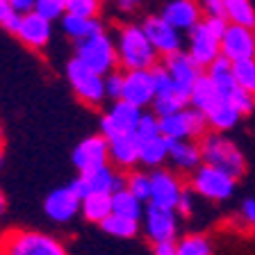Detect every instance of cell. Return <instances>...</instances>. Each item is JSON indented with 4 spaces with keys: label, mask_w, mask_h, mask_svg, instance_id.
<instances>
[{
    "label": "cell",
    "mask_w": 255,
    "mask_h": 255,
    "mask_svg": "<svg viewBox=\"0 0 255 255\" xmlns=\"http://www.w3.org/2000/svg\"><path fill=\"white\" fill-rule=\"evenodd\" d=\"M123 82H126V73L121 71H112L110 75H105V94L107 98L117 103L123 98Z\"/></svg>",
    "instance_id": "cell-40"
},
{
    "label": "cell",
    "mask_w": 255,
    "mask_h": 255,
    "mask_svg": "<svg viewBox=\"0 0 255 255\" xmlns=\"http://www.w3.org/2000/svg\"><path fill=\"white\" fill-rule=\"evenodd\" d=\"M110 162L117 169H132L139 164V141L134 134L110 139Z\"/></svg>",
    "instance_id": "cell-23"
},
{
    "label": "cell",
    "mask_w": 255,
    "mask_h": 255,
    "mask_svg": "<svg viewBox=\"0 0 255 255\" xmlns=\"http://www.w3.org/2000/svg\"><path fill=\"white\" fill-rule=\"evenodd\" d=\"M203 117H205V121H207L210 132H219V134L230 132V130L237 128L239 121H242V114L235 110V105L228 101V98H221V101H219L217 105L210 107Z\"/></svg>",
    "instance_id": "cell-22"
},
{
    "label": "cell",
    "mask_w": 255,
    "mask_h": 255,
    "mask_svg": "<svg viewBox=\"0 0 255 255\" xmlns=\"http://www.w3.org/2000/svg\"><path fill=\"white\" fill-rule=\"evenodd\" d=\"M153 114L157 119H164V117H171V114H175V112L185 110V107H189V96L182 94V91H178L173 87V89H169L166 94H159L155 96L153 101Z\"/></svg>",
    "instance_id": "cell-30"
},
{
    "label": "cell",
    "mask_w": 255,
    "mask_h": 255,
    "mask_svg": "<svg viewBox=\"0 0 255 255\" xmlns=\"http://www.w3.org/2000/svg\"><path fill=\"white\" fill-rule=\"evenodd\" d=\"M150 73H153V82H155V91H157V96L166 94L169 89H173V82H171L169 73H166V69L162 66V64H157Z\"/></svg>",
    "instance_id": "cell-43"
},
{
    "label": "cell",
    "mask_w": 255,
    "mask_h": 255,
    "mask_svg": "<svg viewBox=\"0 0 255 255\" xmlns=\"http://www.w3.org/2000/svg\"><path fill=\"white\" fill-rule=\"evenodd\" d=\"M141 2L143 0H117V7L123 14H132V11H137L141 7Z\"/></svg>",
    "instance_id": "cell-48"
},
{
    "label": "cell",
    "mask_w": 255,
    "mask_h": 255,
    "mask_svg": "<svg viewBox=\"0 0 255 255\" xmlns=\"http://www.w3.org/2000/svg\"><path fill=\"white\" fill-rule=\"evenodd\" d=\"M178 255H214V246L207 235L187 233L178 239Z\"/></svg>",
    "instance_id": "cell-32"
},
{
    "label": "cell",
    "mask_w": 255,
    "mask_h": 255,
    "mask_svg": "<svg viewBox=\"0 0 255 255\" xmlns=\"http://www.w3.org/2000/svg\"><path fill=\"white\" fill-rule=\"evenodd\" d=\"M75 59L82 62L94 73L105 78L112 71H117V66H119L117 43H114V39L107 32H101L96 37L75 43Z\"/></svg>",
    "instance_id": "cell-5"
},
{
    "label": "cell",
    "mask_w": 255,
    "mask_h": 255,
    "mask_svg": "<svg viewBox=\"0 0 255 255\" xmlns=\"http://www.w3.org/2000/svg\"><path fill=\"white\" fill-rule=\"evenodd\" d=\"M107 162H110V141L103 134H91V137L82 139L73 150V164L80 173L103 166Z\"/></svg>",
    "instance_id": "cell-16"
},
{
    "label": "cell",
    "mask_w": 255,
    "mask_h": 255,
    "mask_svg": "<svg viewBox=\"0 0 255 255\" xmlns=\"http://www.w3.org/2000/svg\"><path fill=\"white\" fill-rule=\"evenodd\" d=\"M187 187L182 185V178L171 169H155L150 173V201L148 205L162 207V210H173L180 201L182 191Z\"/></svg>",
    "instance_id": "cell-10"
},
{
    "label": "cell",
    "mask_w": 255,
    "mask_h": 255,
    "mask_svg": "<svg viewBox=\"0 0 255 255\" xmlns=\"http://www.w3.org/2000/svg\"><path fill=\"white\" fill-rule=\"evenodd\" d=\"M143 226H146V237L153 244L175 242V237H178V214L173 210L148 205L143 212Z\"/></svg>",
    "instance_id": "cell-14"
},
{
    "label": "cell",
    "mask_w": 255,
    "mask_h": 255,
    "mask_svg": "<svg viewBox=\"0 0 255 255\" xmlns=\"http://www.w3.org/2000/svg\"><path fill=\"white\" fill-rule=\"evenodd\" d=\"M82 201L73 194L69 185L53 189L43 201V210H46V217L55 223H66L80 212Z\"/></svg>",
    "instance_id": "cell-18"
},
{
    "label": "cell",
    "mask_w": 255,
    "mask_h": 255,
    "mask_svg": "<svg viewBox=\"0 0 255 255\" xmlns=\"http://www.w3.org/2000/svg\"><path fill=\"white\" fill-rule=\"evenodd\" d=\"M228 101L233 103L235 110H237L242 117H249V114H253V112H255V98H253V94H249V91H244V89H237L228 98Z\"/></svg>",
    "instance_id": "cell-41"
},
{
    "label": "cell",
    "mask_w": 255,
    "mask_h": 255,
    "mask_svg": "<svg viewBox=\"0 0 255 255\" xmlns=\"http://www.w3.org/2000/svg\"><path fill=\"white\" fill-rule=\"evenodd\" d=\"M159 130L169 141H201L210 132L205 117L194 107H185L171 117L159 119Z\"/></svg>",
    "instance_id": "cell-7"
},
{
    "label": "cell",
    "mask_w": 255,
    "mask_h": 255,
    "mask_svg": "<svg viewBox=\"0 0 255 255\" xmlns=\"http://www.w3.org/2000/svg\"><path fill=\"white\" fill-rule=\"evenodd\" d=\"M9 5L14 7L16 11L21 16L30 14V11H34V0H9Z\"/></svg>",
    "instance_id": "cell-47"
},
{
    "label": "cell",
    "mask_w": 255,
    "mask_h": 255,
    "mask_svg": "<svg viewBox=\"0 0 255 255\" xmlns=\"http://www.w3.org/2000/svg\"><path fill=\"white\" fill-rule=\"evenodd\" d=\"M16 37L21 39L27 48L41 50V48L50 41V37H53V25H50L46 18L37 16L34 11H30V14L21 16V25L16 30Z\"/></svg>",
    "instance_id": "cell-20"
},
{
    "label": "cell",
    "mask_w": 255,
    "mask_h": 255,
    "mask_svg": "<svg viewBox=\"0 0 255 255\" xmlns=\"http://www.w3.org/2000/svg\"><path fill=\"white\" fill-rule=\"evenodd\" d=\"M117 55L119 66L123 71H153L159 64V55L150 46L141 25H123L117 34Z\"/></svg>",
    "instance_id": "cell-1"
},
{
    "label": "cell",
    "mask_w": 255,
    "mask_h": 255,
    "mask_svg": "<svg viewBox=\"0 0 255 255\" xmlns=\"http://www.w3.org/2000/svg\"><path fill=\"white\" fill-rule=\"evenodd\" d=\"M153 255H178V242H159V244H153Z\"/></svg>",
    "instance_id": "cell-46"
},
{
    "label": "cell",
    "mask_w": 255,
    "mask_h": 255,
    "mask_svg": "<svg viewBox=\"0 0 255 255\" xmlns=\"http://www.w3.org/2000/svg\"><path fill=\"white\" fill-rule=\"evenodd\" d=\"M205 75L214 82V87L219 89V94H221L223 98H230V96L239 89L235 78H233V64H230L226 57H219L217 62L205 71Z\"/></svg>",
    "instance_id": "cell-28"
},
{
    "label": "cell",
    "mask_w": 255,
    "mask_h": 255,
    "mask_svg": "<svg viewBox=\"0 0 255 255\" xmlns=\"http://www.w3.org/2000/svg\"><path fill=\"white\" fill-rule=\"evenodd\" d=\"M233 78L239 89L255 94V59H242L233 64Z\"/></svg>",
    "instance_id": "cell-35"
},
{
    "label": "cell",
    "mask_w": 255,
    "mask_h": 255,
    "mask_svg": "<svg viewBox=\"0 0 255 255\" xmlns=\"http://www.w3.org/2000/svg\"><path fill=\"white\" fill-rule=\"evenodd\" d=\"M62 30L69 39L80 43V41H85V39H91L96 34L105 32V27H103V23L98 18H80V16L66 14L62 18Z\"/></svg>",
    "instance_id": "cell-25"
},
{
    "label": "cell",
    "mask_w": 255,
    "mask_h": 255,
    "mask_svg": "<svg viewBox=\"0 0 255 255\" xmlns=\"http://www.w3.org/2000/svg\"><path fill=\"white\" fill-rule=\"evenodd\" d=\"M239 219L242 223H246L249 228L255 230V198H244L239 205Z\"/></svg>",
    "instance_id": "cell-44"
},
{
    "label": "cell",
    "mask_w": 255,
    "mask_h": 255,
    "mask_svg": "<svg viewBox=\"0 0 255 255\" xmlns=\"http://www.w3.org/2000/svg\"><path fill=\"white\" fill-rule=\"evenodd\" d=\"M253 98H255V94H253Z\"/></svg>",
    "instance_id": "cell-51"
},
{
    "label": "cell",
    "mask_w": 255,
    "mask_h": 255,
    "mask_svg": "<svg viewBox=\"0 0 255 255\" xmlns=\"http://www.w3.org/2000/svg\"><path fill=\"white\" fill-rule=\"evenodd\" d=\"M66 78H69V85L73 89V94L78 96L85 105H101L107 98L105 94V78L98 73H94L91 69H87L82 62L78 59H71L66 64Z\"/></svg>",
    "instance_id": "cell-8"
},
{
    "label": "cell",
    "mask_w": 255,
    "mask_h": 255,
    "mask_svg": "<svg viewBox=\"0 0 255 255\" xmlns=\"http://www.w3.org/2000/svg\"><path fill=\"white\" fill-rule=\"evenodd\" d=\"M0 164H2V157H0Z\"/></svg>",
    "instance_id": "cell-50"
},
{
    "label": "cell",
    "mask_w": 255,
    "mask_h": 255,
    "mask_svg": "<svg viewBox=\"0 0 255 255\" xmlns=\"http://www.w3.org/2000/svg\"><path fill=\"white\" fill-rule=\"evenodd\" d=\"M5 210H7V198H5V194L0 191V214H5Z\"/></svg>",
    "instance_id": "cell-49"
},
{
    "label": "cell",
    "mask_w": 255,
    "mask_h": 255,
    "mask_svg": "<svg viewBox=\"0 0 255 255\" xmlns=\"http://www.w3.org/2000/svg\"><path fill=\"white\" fill-rule=\"evenodd\" d=\"M223 18L230 25H242L255 30V5L253 0H221Z\"/></svg>",
    "instance_id": "cell-26"
},
{
    "label": "cell",
    "mask_w": 255,
    "mask_h": 255,
    "mask_svg": "<svg viewBox=\"0 0 255 255\" xmlns=\"http://www.w3.org/2000/svg\"><path fill=\"white\" fill-rule=\"evenodd\" d=\"M34 14L46 18L48 23L62 21L66 16V0H34Z\"/></svg>",
    "instance_id": "cell-36"
},
{
    "label": "cell",
    "mask_w": 255,
    "mask_h": 255,
    "mask_svg": "<svg viewBox=\"0 0 255 255\" xmlns=\"http://www.w3.org/2000/svg\"><path fill=\"white\" fill-rule=\"evenodd\" d=\"M143 112L126 101H117L101 119V134L110 141L117 137H130L137 132L139 119Z\"/></svg>",
    "instance_id": "cell-9"
},
{
    "label": "cell",
    "mask_w": 255,
    "mask_h": 255,
    "mask_svg": "<svg viewBox=\"0 0 255 255\" xmlns=\"http://www.w3.org/2000/svg\"><path fill=\"white\" fill-rule=\"evenodd\" d=\"M228 27L226 18H203L194 30L187 34V55L207 71L221 57V39Z\"/></svg>",
    "instance_id": "cell-3"
},
{
    "label": "cell",
    "mask_w": 255,
    "mask_h": 255,
    "mask_svg": "<svg viewBox=\"0 0 255 255\" xmlns=\"http://www.w3.org/2000/svg\"><path fill=\"white\" fill-rule=\"evenodd\" d=\"M134 137H137L139 143L150 141V139H155V137H162V130H159V119L155 117L153 112H143V114H141Z\"/></svg>",
    "instance_id": "cell-37"
},
{
    "label": "cell",
    "mask_w": 255,
    "mask_h": 255,
    "mask_svg": "<svg viewBox=\"0 0 255 255\" xmlns=\"http://www.w3.org/2000/svg\"><path fill=\"white\" fill-rule=\"evenodd\" d=\"M126 189L134 198H139L141 203H148L150 201V173H146V171H132L130 175H126Z\"/></svg>",
    "instance_id": "cell-34"
},
{
    "label": "cell",
    "mask_w": 255,
    "mask_h": 255,
    "mask_svg": "<svg viewBox=\"0 0 255 255\" xmlns=\"http://www.w3.org/2000/svg\"><path fill=\"white\" fill-rule=\"evenodd\" d=\"M221 98L223 96L219 94V89L214 87V82L203 73L201 80L194 85V89H191V94H189V107H194V110H198L201 114H205V112L212 105H217Z\"/></svg>",
    "instance_id": "cell-27"
},
{
    "label": "cell",
    "mask_w": 255,
    "mask_h": 255,
    "mask_svg": "<svg viewBox=\"0 0 255 255\" xmlns=\"http://www.w3.org/2000/svg\"><path fill=\"white\" fill-rule=\"evenodd\" d=\"M159 16H162L171 27H175L180 34L182 32L189 34V32L205 18L201 11V5H198V0H169Z\"/></svg>",
    "instance_id": "cell-17"
},
{
    "label": "cell",
    "mask_w": 255,
    "mask_h": 255,
    "mask_svg": "<svg viewBox=\"0 0 255 255\" xmlns=\"http://www.w3.org/2000/svg\"><path fill=\"white\" fill-rule=\"evenodd\" d=\"M80 212H82V217L87 221L101 226L107 217H112V194H89L82 201Z\"/></svg>",
    "instance_id": "cell-29"
},
{
    "label": "cell",
    "mask_w": 255,
    "mask_h": 255,
    "mask_svg": "<svg viewBox=\"0 0 255 255\" xmlns=\"http://www.w3.org/2000/svg\"><path fill=\"white\" fill-rule=\"evenodd\" d=\"M101 228L105 230L107 235H112V237L132 239V237H137V233H139V221L119 217V214H112V217H107L105 221L101 223Z\"/></svg>",
    "instance_id": "cell-33"
},
{
    "label": "cell",
    "mask_w": 255,
    "mask_h": 255,
    "mask_svg": "<svg viewBox=\"0 0 255 255\" xmlns=\"http://www.w3.org/2000/svg\"><path fill=\"white\" fill-rule=\"evenodd\" d=\"M169 162L175 173H194L203 164L198 141H171Z\"/></svg>",
    "instance_id": "cell-21"
},
{
    "label": "cell",
    "mask_w": 255,
    "mask_h": 255,
    "mask_svg": "<svg viewBox=\"0 0 255 255\" xmlns=\"http://www.w3.org/2000/svg\"><path fill=\"white\" fill-rule=\"evenodd\" d=\"M141 27H143V32H146V37H148L150 46L155 48V53L162 59L182 50V34L175 30V27H171L159 14L146 16Z\"/></svg>",
    "instance_id": "cell-11"
},
{
    "label": "cell",
    "mask_w": 255,
    "mask_h": 255,
    "mask_svg": "<svg viewBox=\"0 0 255 255\" xmlns=\"http://www.w3.org/2000/svg\"><path fill=\"white\" fill-rule=\"evenodd\" d=\"M101 2H103V0H101Z\"/></svg>",
    "instance_id": "cell-52"
},
{
    "label": "cell",
    "mask_w": 255,
    "mask_h": 255,
    "mask_svg": "<svg viewBox=\"0 0 255 255\" xmlns=\"http://www.w3.org/2000/svg\"><path fill=\"white\" fill-rule=\"evenodd\" d=\"M198 146H201L203 164L214 166V169L228 173L230 178H235V180L244 178L246 157H244V153H242V148H239L228 134L207 132L205 137L198 141Z\"/></svg>",
    "instance_id": "cell-2"
},
{
    "label": "cell",
    "mask_w": 255,
    "mask_h": 255,
    "mask_svg": "<svg viewBox=\"0 0 255 255\" xmlns=\"http://www.w3.org/2000/svg\"><path fill=\"white\" fill-rule=\"evenodd\" d=\"M18 25H21V14L9 5V0H0V27L16 34Z\"/></svg>",
    "instance_id": "cell-39"
},
{
    "label": "cell",
    "mask_w": 255,
    "mask_h": 255,
    "mask_svg": "<svg viewBox=\"0 0 255 255\" xmlns=\"http://www.w3.org/2000/svg\"><path fill=\"white\" fill-rule=\"evenodd\" d=\"M155 82L150 71H128L126 82H123V98L121 101L134 105L143 112V107H150L155 101Z\"/></svg>",
    "instance_id": "cell-15"
},
{
    "label": "cell",
    "mask_w": 255,
    "mask_h": 255,
    "mask_svg": "<svg viewBox=\"0 0 255 255\" xmlns=\"http://www.w3.org/2000/svg\"><path fill=\"white\" fill-rule=\"evenodd\" d=\"M194 210H196V198H194V191L185 189V191H182V196H180V201H178V205H175V214H178V217L189 219L191 214H194Z\"/></svg>",
    "instance_id": "cell-42"
},
{
    "label": "cell",
    "mask_w": 255,
    "mask_h": 255,
    "mask_svg": "<svg viewBox=\"0 0 255 255\" xmlns=\"http://www.w3.org/2000/svg\"><path fill=\"white\" fill-rule=\"evenodd\" d=\"M189 189L194 191V196H201L210 203H226L233 198L237 180L210 164H201L189 175Z\"/></svg>",
    "instance_id": "cell-6"
},
{
    "label": "cell",
    "mask_w": 255,
    "mask_h": 255,
    "mask_svg": "<svg viewBox=\"0 0 255 255\" xmlns=\"http://www.w3.org/2000/svg\"><path fill=\"white\" fill-rule=\"evenodd\" d=\"M201 11L205 18H223V2L221 0H198Z\"/></svg>",
    "instance_id": "cell-45"
},
{
    "label": "cell",
    "mask_w": 255,
    "mask_h": 255,
    "mask_svg": "<svg viewBox=\"0 0 255 255\" xmlns=\"http://www.w3.org/2000/svg\"><path fill=\"white\" fill-rule=\"evenodd\" d=\"M112 214L139 221L143 217V203L139 198H134L128 189H119L112 194Z\"/></svg>",
    "instance_id": "cell-31"
},
{
    "label": "cell",
    "mask_w": 255,
    "mask_h": 255,
    "mask_svg": "<svg viewBox=\"0 0 255 255\" xmlns=\"http://www.w3.org/2000/svg\"><path fill=\"white\" fill-rule=\"evenodd\" d=\"M221 57H226L230 64L255 59V30L228 23L221 39Z\"/></svg>",
    "instance_id": "cell-13"
},
{
    "label": "cell",
    "mask_w": 255,
    "mask_h": 255,
    "mask_svg": "<svg viewBox=\"0 0 255 255\" xmlns=\"http://www.w3.org/2000/svg\"><path fill=\"white\" fill-rule=\"evenodd\" d=\"M101 0H66V14L80 18H98Z\"/></svg>",
    "instance_id": "cell-38"
},
{
    "label": "cell",
    "mask_w": 255,
    "mask_h": 255,
    "mask_svg": "<svg viewBox=\"0 0 255 255\" xmlns=\"http://www.w3.org/2000/svg\"><path fill=\"white\" fill-rule=\"evenodd\" d=\"M0 255H69L59 239L37 230H7L0 237Z\"/></svg>",
    "instance_id": "cell-4"
},
{
    "label": "cell",
    "mask_w": 255,
    "mask_h": 255,
    "mask_svg": "<svg viewBox=\"0 0 255 255\" xmlns=\"http://www.w3.org/2000/svg\"><path fill=\"white\" fill-rule=\"evenodd\" d=\"M159 64L166 69V73H169V78H171V82H173L175 89L182 91V94H187V96L191 94L194 85H196L198 80H201V75L205 73V71H203L189 55H187V50L169 55V57H164Z\"/></svg>",
    "instance_id": "cell-12"
},
{
    "label": "cell",
    "mask_w": 255,
    "mask_h": 255,
    "mask_svg": "<svg viewBox=\"0 0 255 255\" xmlns=\"http://www.w3.org/2000/svg\"><path fill=\"white\" fill-rule=\"evenodd\" d=\"M78 178H82V182L91 194H114L119 189H126V175L117 173V169L112 164L89 169L85 173H80Z\"/></svg>",
    "instance_id": "cell-19"
},
{
    "label": "cell",
    "mask_w": 255,
    "mask_h": 255,
    "mask_svg": "<svg viewBox=\"0 0 255 255\" xmlns=\"http://www.w3.org/2000/svg\"><path fill=\"white\" fill-rule=\"evenodd\" d=\"M171 141L166 137H155L150 141L139 143V164L146 169H164V162H169Z\"/></svg>",
    "instance_id": "cell-24"
}]
</instances>
